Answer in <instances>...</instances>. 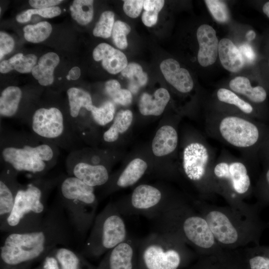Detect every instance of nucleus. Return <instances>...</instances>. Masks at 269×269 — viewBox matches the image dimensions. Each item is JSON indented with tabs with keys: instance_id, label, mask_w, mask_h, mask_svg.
<instances>
[{
	"instance_id": "nucleus-1",
	"label": "nucleus",
	"mask_w": 269,
	"mask_h": 269,
	"mask_svg": "<svg viewBox=\"0 0 269 269\" xmlns=\"http://www.w3.org/2000/svg\"><path fill=\"white\" fill-rule=\"evenodd\" d=\"M63 207L47 211L41 225L22 232L6 233L1 239L0 257L6 266L15 267L45 257L51 251L68 242L70 232Z\"/></svg>"
},
{
	"instance_id": "nucleus-2",
	"label": "nucleus",
	"mask_w": 269,
	"mask_h": 269,
	"mask_svg": "<svg viewBox=\"0 0 269 269\" xmlns=\"http://www.w3.org/2000/svg\"><path fill=\"white\" fill-rule=\"evenodd\" d=\"M193 206L205 218L222 249L236 250L253 243L259 245L265 225L260 218L257 204L220 206L197 200Z\"/></svg>"
},
{
	"instance_id": "nucleus-3",
	"label": "nucleus",
	"mask_w": 269,
	"mask_h": 269,
	"mask_svg": "<svg viewBox=\"0 0 269 269\" xmlns=\"http://www.w3.org/2000/svg\"><path fill=\"white\" fill-rule=\"evenodd\" d=\"M58 147L28 132L1 130L0 161L18 174L41 178L56 164Z\"/></svg>"
},
{
	"instance_id": "nucleus-4",
	"label": "nucleus",
	"mask_w": 269,
	"mask_h": 269,
	"mask_svg": "<svg viewBox=\"0 0 269 269\" xmlns=\"http://www.w3.org/2000/svg\"><path fill=\"white\" fill-rule=\"evenodd\" d=\"M151 219L157 231L174 234L203 256L222 251L207 222L195 207L181 200H169Z\"/></svg>"
},
{
	"instance_id": "nucleus-5",
	"label": "nucleus",
	"mask_w": 269,
	"mask_h": 269,
	"mask_svg": "<svg viewBox=\"0 0 269 269\" xmlns=\"http://www.w3.org/2000/svg\"><path fill=\"white\" fill-rule=\"evenodd\" d=\"M56 182L38 178L26 184H20L11 212L0 225V231L5 233L22 232L39 227L48 211V194Z\"/></svg>"
},
{
	"instance_id": "nucleus-6",
	"label": "nucleus",
	"mask_w": 269,
	"mask_h": 269,
	"mask_svg": "<svg viewBox=\"0 0 269 269\" xmlns=\"http://www.w3.org/2000/svg\"><path fill=\"white\" fill-rule=\"evenodd\" d=\"M189 247L174 234L156 231L138 241L137 253L144 269H178L190 256Z\"/></svg>"
},
{
	"instance_id": "nucleus-7",
	"label": "nucleus",
	"mask_w": 269,
	"mask_h": 269,
	"mask_svg": "<svg viewBox=\"0 0 269 269\" xmlns=\"http://www.w3.org/2000/svg\"><path fill=\"white\" fill-rule=\"evenodd\" d=\"M212 180L216 194L221 195L231 206L246 203L251 194L252 180L247 164L227 153L215 160L212 170Z\"/></svg>"
},
{
	"instance_id": "nucleus-8",
	"label": "nucleus",
	"mask_w": 269,
	"mask_h": 269,
	"mask_svg": "<svg viewBox=\"0 0 269 269\" xmlns=\"http://www.w3.org/2000/svg\"><path fill=\"white\" fill-rule=\"evenodd\" d=\"M60 203L77 232L84 236L92 227L98 206L94 187L72 176L59 183Z\"/></svg>"
},
{
	"instance_id": "nucleus-9",
	"label": "nucleus",
	"mask_w": 269,
	"mask_h": 269,
	"mask_svg": "<svg viewBox=\"0 0 269 269\" xmlns=\"http://www.w3.org/2000/svg\"><path fill=\"white\" fill-rule=\"evenodd\" d=\"M25 123L32 134L58 147L78 149L79 138L74 132L68 116L55 106L36 109Z\"/></svg>"
},
{
	"instance_id": "nucleus-10",
	"label": "nucleus",
	"mask_w": 269,
	"mask_h": 269,
	"mask_svg": "<svg viewBox=\"0 0 269 269\" xmlns=\"http://www.w3.org/2000/svg\"><path fill=\"white\" fill-rule=\"evenodd\" d=\"M126 223L114 203H110L95 218L84 251L99 256L128 238Z\"/></svg>"
},
{
	"instance_id": "nucleus-11",
	"label": "nucleus",
	"mask_w": 269,
	"mask_h": 269,
	"mask_svg": "<svg viewBox=\"0 0 269 269\" xmlns=\"http://www.w3.org/2000/svg\"><path fill=\"white\" fill-rule=\"evenodd\" d=\"M206 126L212 136L247 153L260 139L258 126L247 117L241 115L226 114L210 117L206 122Z\"/></svg>"
},
{
	"instance_id": "nucleus-12",
	"label": "nucleus",
	"mask_w": 269,
	"mask_h": 269,
	"mask_svg": "<svg viewBox=\"0 0 269 269\" xmlns=\"http://www.w3.org/2000/svg\"><path fill=\"white\" fill-rule=\"evenodd\" d=\"M215 160L214 152L206 141H192L183 149V172L197 186L202 197L206 199L216 194L212 180V170Z\"/></svg>"
},
{
	"instance_id": "nucleus-13",
	"label": "nucleus",
	"mask_w": 269,
	"mask_h": 269,
	"mask_svg": "<svg viewBox=\"0 0 269 269\" xmlns=\"http://www.w3.org/2000/svg\"><path fill=\"white\" fill-rule=\"evenodd\" d=\"M168 201L158 188L143 184L136 187L128 199L114 203L122 215H140L151 219Z\"/></svg>"
},
{
	"instance_id": "nucleus-14",
	"label": "nucleus",
	"mask_w": 269,
	"mask_h": 269,
	"mask_svg": "<svg viewBox=\"0 0 269 269\" xmlns=\"http://www.w3.org/2000/svg\"><path fill=\"white\" fill-rule=\"evenodd\" d=\"M66 168L69 176L75 177L94 188L103 185L109 180V172L105 165L87 162L73 151H71L67 157Z\"/></svg>"
},
{
	"instance_id": "nucleus-15",
	"label": "nucleus",
	"mask_w": 269,
	"mask_h": 269,
	"mask_svg": "<svg viewBox=\"0 0 269 269\" xmlns=\"http://www.w3.org/2000/svg\"><path fill=\"white\" fill-rule=\"evenodd\" d=\"M138 242L128 237L109 251L100 269H134Z\"/></svg>"
},
{
	"instance_id": "nucleus-16",
	"label": "nucleus",
	"mask_w": 269,
	"mask_h": 269,
	"mask_svg": "<svg viewBox=\"0 0 269 269\" xmlns=\"http://www.w3.org/2000/svg\"><path fill=\"white\" fill-rule=\"evenodd\" d=\"M18 174L3 168L0 175V225L11 212L15 197L21 184L17 180Z\"/></svg>"
},
{
	"instance_id": "nucleus-17",
	"label": "nucleus",
	"mask_w": 269,
	"mask_h": 269,
	"mask_svg": "<svg viewBox=\"0 0 269 269\" xmlns=\"http://www.w3.org/2000/svg\"><path fill=\"white\" fill-rule=\"evenodd\" d=\"M199 44L197 59L203 67L214 64L218 54L219 41L215 29L210 25H200L196 33Z\"/></svg>"
},
{
	"instance_id": "nucleus-18",
	"label": "nucleus",
	"mask_w": 269,
	"mask_h": 269,
	"mask_svg": "<svg viewBox=\"0 0 269 269\" xmlns=\"http://www.w3.org/2000/svg\"><path fill=\"white\" fill-rule=\"evenodd\" d=\"M160 69L165 80L179 92L187 93L193 89L194 82L189 72L181 68L176 60H164L160 64Z\"/></svg>"
},
{
	"instance_id": "nucleus-19",
	"label": "nucleus",
	"mask_w": 269,
	"mask_h": 269,
	"mask_svg": "<svg viewBox=\"0 0 269 269\" xmlns=\"http://www.w3.org/2000/svg\"><path fill=\"white\" fill-rule=\"evenodd\" d=\"M93 57L96 61L102 60L103 67L112 74L121 72L128 64L124 53L106 43H100L94 48Z\"/></svg>"
},
{
	"instance_id": "nucleus-20",
	"label": "nucleus",
	"mask_w": 269,
	"mask_h": 269,
	"mask_svg": "<svg viewBox=\"0 0 269 269\" xmlns=\"http://www.w3.org/2000/svg\"><path fill=\"white\" fill-rule=\"evenodd\" d=\"M203 256L199 269H246L236 250L224 249Z\"/></svg>"
},
{
	"instance_id": "nucleus-21",
	"label": "nucleus",
	"mask_w": 269,
	"mask_h": 269,
	"mask_svg": "<svg viewBox=\"0 0 269 269\" xmlns=\"http://www.w3.org/2000/svg\"><path fill=\"white\" fill-rule=\"evenodd\" d=\"M170 99L168 91L163 88L157 89L153 95L144 93L138 103L139 112L143 116H159L163 112Z\"/></svg>"
},
{
	"instance_id": "nucleus-22",
	"label": "nucleus",
	"mask_w": 269,
	"mask_h": 269,
	"mask_svg": "<svg viewBox=\"0 0 269 269\" xmlns=\"http://www.w3.org/2000/svg\"><path fill=\"white\" fill-rule=\"evenodd\" d=\"M176 130L172 126L165 125L157 131L152 142V150L156 156H162L173 152L178 144Z\"/></svg>"
},
{
	"instance_id": "nucleus-23",
	"label": "nucleus",
	"mask_w": 269,
	"mask_h": 269,
	"mask_svg": "<svg viewBox=\"0 0 269 269\" xmlns=\"http://www.w3.org/2000/svg\"><path fill=\"white\" fill-rule=\"evenodd\" d=\"M218 54L223 67L231 72H238L244 66L239 48L228 38H223L219 42Z\"/></svg>"
},
{
	"instance_id": "nucleus-24",
	"label": "nucleus",
	"mask_w": 269,
	"mask_h": 269,
	"mask_svg": "<svg viewBox=\"0 0 269 269\" xmlns=\"http://www.w3.org/2000/svg\"><path fill=\"white\" fill-rule=\"evenodd\" d=\"M59 56L54 52L43 55L33 68L31 73L41 86H49L54 81L53 72L59 64Z\"/></svg>"
},
{
	"instance_id": "nucleus-25",
	"label": "nucleus",
	"mask_w": 269,
	"mask_h": 269,
	"mask_svg": "<svg viewBox=\"0 0 269 269\" xmlns=\"http://www.w3.org/2000/svg\"><path fill=\"white\" fill-rule=\"evenodd\" d=\"M231 90L246 97L251 102L261 103L267 98V92L261 86L253 87L249 79L244 76H238L229 82Z\"/></svg>"
},
{
	"instance_id": "nucleus-26",
	"label": "nucleus",
	"mask_w": 269,
	"mask_h": 269,
	"mask_svg": "<svg viewBox=\"0 0 269 269\" xmlns=\"http://www.w3.org/2000/svg\"><path fill=\"white\" fill-rule=\"evenodd\" d=\"M240 258L246 269H269V246L245 247Z\"/></svg>"
},
{
	"instance_id": "nucleus-27",
	"label": "nucleus",
	"mask_w": 269,
	"mask_h": 269,
	"mask_svg": "<svg viewBox=\"0 0 269 269\" xmlns=\"http://www.w3.org/2000/svg\"><path fill=\"white\" fill-rule=\"evenodd\" d=\"M22 96V91L17 86H10L3 90L0 96L1 117H14L17 113Z\"/></svg>"
},
{
	"instance_id": "nucleus-28",
	"label": "nucleus",
	"mask_w": 269,
	"mask_h": 269,
	"mask_svg": "<svg viewBox=\"0 0 269 269\" xmlns=\"http://www.w3.org/2000/svg\"><path fill=\"white\" fill-rule=\"evenodd\" d=\"M147 168V163L142 159H133L119 175L116 185L119 188H126L134 185L144 174Z\"/></svg>"
},
{
	"instance_id": "nucleus-29",
	"label": "nucleus",
	"mask_w": 269,
	"mask_h": 269,
	"mask_svg": "<svg viewBox=\"0 0 269 269\" xmlns=\"http://www.w3.org/2000/svg\"><path fill=\"white\" fill-rule=\"evenodd\" d=\"M37 61V57L33 54L23 55L21 53H17L10 59L0 62V72L6 73L14 69L21 73H29L36 65Z\"/></svg>"
},
{
	"instance_id": "nucleus-30",
	"label": "nucleus",
	"mask_w": 269,
	"mask_h": 269,
	"mask_svg": "<svg viewBox=\"0 0 269 269\" xmlns=\"http://www.w3.org/2000/svg\"><path fill=\"white\" fill-rule=\"evenodd\" d=\"M69 105V119L75 116L82 108L91 112L93 106L92 97L87 91L77 87L67 91Z\"/></svg>"
},
{
	"instance_id": "nucleus-31",
	"label": "nucleus",
	"mask_w": 269,
	"mask_h": 269,
	"mask_svg": "<svg viewBox=\"0 0 269 269\" xmlns=\"http://www.w3.org/2000/svg\"><path fill=\"white\" fill-rule=\"evenodd\" d=\"M133 119V115L129 110H121L116 115L113 123L103 134L105 141L112 142L116 141L119 134L126 132L130 128Z\"/></svg>"
},
{
	"instance_id": "nucleus-32",
	"label": "nucleus",
	"mask_w": 269,
	"mask_h": 269,
	"mask_svg": "<svg viewBox=\"0 0 269 269\" xmlns=\"http://www.w3.org/2000/svg\"><path fill=\"white\" fill-rule=\"evenodd\" d=\"M60 269H83L84 262L80 255L66 247L58 246L52 250Z\"/></svg>"
},
{
	"instance_id": "nucleus-33",
	"label": "nucleus",
	"mask_w": 269,
	"mask_h": 269,
	"mask_svg": "<svg viewBox=\"0 0 269 269\" xmlns=\"http://www.w3.org/2000/svg\"><path fill=\"white\" fill-rule=\"evenodd\" d=\"M121 75L129 80L130 91L133 93H136L140 87L145 86L147 82V74L136 63L128 64L121 72Z\"/></svg>"
},
{
	"instance_id": "nucleus-34",
	"label": "nucleus",
	"mask_w": 269,
	"mask_h": 269,
	"mask_svg": "<svg viewBox=\"0 0 269 269\" xmlns=\"http://www.w3.org/2000/svg\"><path fill=\"white\" fill-rule=\"evenodd\" d=\"M94 1L92 0H75L70 7L72 17L79 24L87 25L93 19Z\"/></svg>"
},
{
	"instance_id": "nucleus-35",
	"label": "nucleus",
	"mask_w": 269,
	"mask_h": 269,
	"mask_svg": "<svg viewBox=\"0 0 269 269\" xmlns=\"http://www.w3.org/2000/svg\"><path fill=\"white\" fill-rule=\"evenodd\" d=\"M217 97L219 101L236 107L247 116L253 113L254 108L252 105L231 90L224 88L219 89Z\"/></svg>"
},
{
	"instance_id": "nucleus-36",
	"label": "nucleus",
	"mask_w": 269,
	"mask_h": 269,
	"mask_svg": "<svg viewBox=\"0 0 269 269\" xmlns=\"http://www.w3.org/2000/svg\"><path fill=\"white\" fill-rule=\"evenodd\" d=\"M105 91L106 94L116 104L128 106L132 102L131 92L127 89H121L120 83L116 80L107 81L105 85Z\"/></svg>"
},
{
	"instance_id": "nucleus-37",
	"label": "nucleus",
	"mask_w": 269,
	"mask_h": 269,
	"mask_svg": "<svg viewBox=\"0 0 269 269\" xmlns=\"http://www.w3.org/2000/svg\"><path fill=\"white\" fill-rule=\"evenodd\" d=\"M24 37L31 43H39L45 40L52 31L51 24L47 21H42L33 25H27L24 27Z\"/></svg>"
},
{
	"instance_id": "nucleus-38",
	"label": "nucleus",
	"mask_w": 269,
	"mask_h": 269,
	"mask_svg": "<svg viewBox=\"0 0 269 269\" xmlns=\"http://www.w3.org/2000/svg\"><path fill=\"white\" fill-rule=\"evenodd\" d=\"M115 106L114 102L106 101L100 107L94 106L91 110L92 118L94 122L101 126H104L114 119Z\"/></svg>"
},
{
	"instance_id": "nucleus-39",
	"label": "nucleus",
	"mask_w": 269,
	"mask_h": 269,
	"mask_svg": "<svg viewBox=\"0 0 269 269\" xmlns=\"http://www.w3.org/2000/svg\"><path fill=\"white\" fill-rule=\"evenodd\" d=\"M115 14L110 10L104 11L93 30V34L97 37L107 38L111 36L115 23Z\"/></svg>"
},
{
	"instance_id": "nucleus-40",
	"label": "nucleus",
	"mask_w": 269,
	"mask_h": 269,
	"mask_svg": "<svg viewBox=\"0 0 269 269\" xmlns=\"http://www.w3.org/2000/svg\"><path fill=\"white\" fill-rule=\"evenodd\" d=\"M61 12L60 8L57 6L41 9H29L17 14L16 19L19 23H25L29 21L33 14H38L45 18H52L60 15Z\"/></svg>"
},
{
	"instance_id": "nucleus-41",
	"label": "nucleus",
	"mask_w": 269,
	"mask_h": 269,
	"mask_svg": "<svg viewBox=\"0 0 269 269\" xmlns=\"http://www.w3.org/2000/svg\"><path fill=\"white\" fill-rule=\"evenodd\" d=\"M131 30L130 26L127 23L120 20L115 22L112 36L113 42L118 48L125 49L128 47L127 36Z\"/></svg>"
},
{
	"instance_id": "nucleus-42",
	"label": "nucleus",
	"mask_w": 269,
	"mask_h": 269,
	"mask_svg": "<svg viewBox=\"0 0 269 269\" xmlns=\"http://www.w3.org/2000/svg\"><path fill=\"white\" fill-rule=\"evenodd\" d=\"M204 1L212 15L217 21L225 23L229 20V11L224 1L218 0H206Z\"/></svg>"
},
{
	"instance_id": "nucleus-43",
	"label": "nucleus",
	"mask_w": 269,
	"mask_h": 269,
	"mask_svg": "<svg viewBox=\"0 0 269 269\" xmlns=\"http://www.w3.org/2000/svg\"><path fill=\"white\" fill-rule=\"evenodd\" d=\"M123 1V10L128 16L132 18H136L139 15L143 7L144 0H126Z\"/></svg>"
},
{
	"instance_id": "nucleus-44",
	"label": "nucleus",
	"mask_w": 269,
	"mask_h": 269,
	"mask_svg": "<svg viewBox=\"0 0 269 269\" xmlns=\"http://www.w3.org/2000/svg\"><path fill=\"white\" fill-rule=\"evenodd\" d=\"M14 47L13 38L6 32H0V59L10 52Z\"/></svg>"
},
{
	"instance_id": "nucleus-45",
	"label": "nucleus",
	"mask_w": 269,
	"mask_h": 269,
	"mask_svg": "<svg viewBox=\"0 0 269 269\" xmlns=\"http://www.w3.org/2000/svg\"><path fill=\"white\" fill-rule=\"evenodd\" d=\"M239 50L242 56L245 63H253L256 58L255 52L251 46L248 43H244L241 45Z\"/></svg>"
},
{
	"instance_id": "nucleus-46",
	"label": "nucleus",
	"mask_w": 269,
	"mask_h": 269,
	"mask_svg": "<svg viewBox=\"0 0 269 269\" xmlns=\"http://www.w3.org/2000/svg\"><path fill=\"white\" fill-rule=\"evenodd\" d=\"M159 12L157 10H144L141 16V20L143 24L147 27H151L155 25L157 21Z\"/></svg>"
},
{
	"instance_id": "nucleus-47",
	"label": "nucleus",
	"mask_w": 269,
	"mask_h": 269,
	"mask_svg": "<svg viewBox=\"0 0 269 269\" xmlns=\"http://www.w3.org/2000/svg\"><path fill=\"white\" fill-rule=\"evenodd\" d=\"M61 0H30L29 4L35 9H41L55 6L60 3Z\"/></svg>"
},
{
	"instance_id": "nucleus-48",
	"label": "nucleus",
	"mask_w": 269,
	"mask_h": 269,
	"mask_svg": "<svg viewBox=\"0 0 269 269\" xmlns=\"http://www.w3.org/2000/svg\"><path fill=\"white\" fill-rule=\"evenodd\" d=\"M42 269H60L52 250L44 258Z\"/></svg>"
},
{
	"instance_id": "nucleus-49",
	"label": "nucleus",
	"mask_w": 269,
	"mask_h": 269,
	"mask_svg": "<svg viewBox=\"0 0 269 269\" xmlns=\"http://www.w3.org/2000/svg\"><path fill=\"white\" fill-rule=\"evenodd\" d=\"M164 4L163 0H144L143 8L145 11L157 10L160 11Z\"/></svg>"
},
{
	"instance_id": "nucleus-50",
	"label": "nucleus",
	"mask_w": 269,
	"mask_h": 269,
	"mask_svg": "<svg viewBox=\"0 0 269 269\" xmlns=\"http://www.w3.org/2000/svg\"><path fill=\"white\" fill-rule=\"evenodd\" d=\"M80 75L81 71L80 68L77 66H75L70 70L66 78L68 80H75L79 78Z\"/></svg>"
},
{
	"instance_id": "nucleus-51",
	"label": "nucleus",
	"mask_w": 269,
	"mask_h": 269,
	"mask_svg": "<svg viewBox=\"0 0 269 269\" xmlns=\"http://www.w3.org/2000/svg\"><path fill=\"white\" fill-rule=\"evenodd\" d=\"M265 180H266V182L267 184V186L268 187V191H269V194H268L269 196L266 199L263 205H267L268 204H269V168L267 170L265 174Z\"/></svg>"
},
{
	"instance_id": "nucleus-52",
	"label": "nucleus",
	"mask_w": 269,
	"mask_h": 269,
	"mask_svg": "<svg viewBox=\"0 0 269 269\" xmlns=\"http://www.w3.org/2000/svg\"><path fill=\"white\" fill-rule=\"evenodd\" d=\"M263 11L269 18V1L266 2L263 6Z\"/></svg>"
},
{
	"instance_id": "nucleus-53",
	"label": "nucleus",
	"mask_w": 269,
	"mask_h": 269,
	"mask_svg": "<svg viewBox=\"0 0 269 269\" xmlns=\"http://www.w3.org/2000/svg\"><path fill=\"white\" fill-rule=\"evenodd\" d=\"M246 36L248 40H251L255 38V33L253 30H250L247 33Z\"/></svg>"
}]
</instances>
